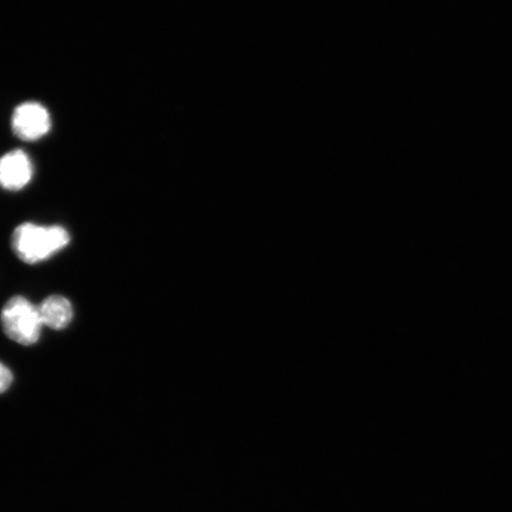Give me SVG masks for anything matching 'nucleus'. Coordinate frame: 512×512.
Segmentation results:
<instances>
[{
  "label": "nucleus",
  "instance_id": "5",
  "mask_svg": "<svg viewBox=\"0 0 512 512\" xmlns=\"http://www.w3.org/2000/svg\"><path fill=\"white\" fill-rule=\"evenodd\" d=\"M43 326L51 330H63L72 322L74 310L72 303L62 296H50L38 305Z\"/></svg>",
  "mask_w": 512,
  "mask_h": 512
},
{
  "label": "nucleus",
  "instance_id": "1",
  "mask_svg": "<svg viewBox=\"0 0 512 512\" xmlns=\"http://www.w3.org/2000/svg\"><path fill=\"white\" fill-rule=\"evenodd\" d=\"M70 242L68 230L61 226L23 223L12 234V249L25 264L35 265L51 258Z\"/></svg>",
  "mask_w": 512,
  "mask_h": 512
},
{
  "label": "nucleus",
  "instance_id": "3",
  "mask_svg": "<svg viewBox=\"0 0 512 512\" xmlns=\"http://www.w3.org/2000/svg\"><path fill=\"white\" fill-rule=\"evenodd\" d=\"M11 126L18 138L35 142L49 133L50 114L47 108L38 102H24L12 114Z\"/></svg>",
  "mask_w": 512,
  "mask_h": 512
},
{
  "label": "nucleus",
  "instance_id": "2",
  "mask_svg": "<svg viewBox=\"0 0 512 512\" xmlns=\"http://www.w3.org/2000/svg\"><path fill=\"white\" fill-rule=\"evenodd\" d=\"M2 326L11 341L32 345L41 337L43 323L38 306L22 296L12 297L2 310Z\"/></svg>",
  "mask_w": 512,
  "mask_h": 512
},
{
  "label": "nucleus",
  "instance_id": "4",
  "mask_svg": "<svg viewBox=\"0 0 512 512\" xmlns=\"http://www.w3.org/2000/svg\"><path fill=\"white\" fill-rule=\"evenodd\" d=\"M34 166L22 150H15L0 158V187L5 190H22L31 182Z\"/></svg>",
  "mask_w": 512,
  "mask_h": 512
},
{
  "label": "nucleus",
  "instance_id": "6",
  "mask_svg": "<svg viewBox=\"0 0 512 512\" xmlns=\"http://www.w3.org/2000/svg\"><path fill=\"white\" fill-rule=\"evenodd\" d=\"M14 382V375L12 371L0 362V394H3L11 387Z\"/></svg>",
  "mask_w": 512,
  "mask_h": 512
}]
</instances>
